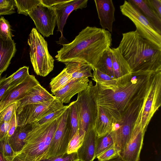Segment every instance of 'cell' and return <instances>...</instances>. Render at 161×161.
<instances>
[{
    "mask_svg": "<svg viewBox=\"0 0 161 161\" xmlns=\"http://www.w3.org/2000/svg\"><path fill=\"white\" fill-rule=\"evenodd\" d=\"M12 161H26L23 160H22L19 158L15 157L12 160Z\"/></svg>",
    "mask_w": 161,
    "mask_h": 161,
    "instance_id": "7dc6e473",
    "label": "cell"
},
{
    "mask_svg": "<svg viewBox=\"0 0 161 161\" xmlns=\"http://www.w3.org/2000/svg\"><path fill=\"white\" fill-rule=\"evenodd\" d=\"M89 81L87 77L72 80L64 87L52 94L56 99L63 104L69 103L74 96L88 87Z\"/></svg>",
    "mask_w": 161,
    "mask_h": 161,
    "instance_id": "2e32d148",
    "label": "cell"
},
{
    "mask_svg": "<svg viewBox=\"0 0 161 161\" xmlns=\"http://www.w3.org/2000/svg\"><path fill=\"white\" fill-rule=\"evenodd\" d=\"M150 84V80L131 101L122 114L120 120L113 123L111 131L114 138L115 145L121 151L124 149L130 140Z\"/></svg>",
    "mask_w": 161,
    "mask_h": 161,
    "instance_id": "5b68a950",
    "label": "cell"
},
{
    "mask_svg": "<svg viewBox=\"0 0 161 161\" xmlns=\"http://www.w3.org/2000/svg\"><path fill=\"white\" fill-rule=\"evenodd\" d=\"M105 161H123L121 158L119 156L117 158H115L114 159H110L108 160Z\"/></svg>",
    "mask_w": 161,
    "mask_h": 161,
    "instance_id": "bcb514c9",
    "label": "cell"
},
{
    "mask_svg": "<svg viewBox=\"0 0 161 161\" xmlns=\"http://www.w3.org/2000/svg\"><path fill=\"white\" fill-rule=\"evenodd\" d=\"M61 116L42 125L33 123L23 148L15 157L28 161H40L46 159L51 140Z\"/></svg>",
    "mask_w": 161,
    "mask_h": 161,
    "instance_id": "277c9868",
    "label": "cell"
},
{
    "mask_svg": "<svg viewBox=\"0 0 161 161\" xmlns=\"http://www.w3.org/2000/svg\"><path fill=\"white\" fill-rule=\"evenodd\" d=\"M69 107V105L64 106L61 108L49 113L33 123L42 125L53 121L62 115Z\"/></svg>",
    "mask_w": 161,
    "mask_h": 161,
    "instance_id": "e575fe53",
    "label": "cell"
},
{
    "mask_svg": "<svg viewBox=\"0 0 161 161\" xmlns=\"http://www.w3.org/2000/svg\"><path fill=\"white\" fill-rule=\"evenodd\" d=\"M73 80L64 68L57 76L53 78L50 83V87L52 93L60 90Z\"/></svg>",
    "mask_w": 161,
    "mask_h": 161,
    "instance_id": "4316f807",
    "label": "cell"
},
{
    "mask_svg": "<svg viewBox=\"0 0 161 161\" xmlns=\"http://www.w3.org/2000/svg\"><path fill=\"white\" fill-rule=\"evenodd\" d=\"M31 62L36 74L45 77L53 70L54 60L50 54L47 42L36 28H33L27 41Z\"/></svg>",
    "mask_w": 161,
    "mask_h": 161,
    "instance_id": "8992f818",
    "label": "cell"
},
{
    "mask_svg": "<svg viewBox=\"0 0 161 161\" xmlns=\"http://www.w3.org/2000/svg\"><path fill=\"white\" fill-rule=\"evenodd\" d=\"M74 161H80L78 159H76Z\"/></svg>",
    "mask_w": 161,
    "mask_h": 161,
    "instance_id": "c3c4849f",
    "label": "cell"
},
{
    "mask_svg": "<svg viewBox=\"0 0 161 161\" xmlns=\"http://www.w3.org/2000/svg\"><path fill=\"white\" fill-rule=\"evenodd\" d=\"M17 102L14 103L3 109L0 113V123H8L16 112Z\"/></svg>",
    "mask_w": 161,
    "mask_h": 161,
    "instance_id": "8d00e7d4",
    "label": "cell"
},
{
    "mask_svg": "<svg viewBox=\"0 0 161 161\" xmlns=\"http://www.w3.org/2000/svg\"><path fill=\"white\" fill-rule=\"evenodd\" d=\"M33 123L17 126L14 134L8 138L9 143L17 154L21 151L25 143L26 138L31 130Z\"/></svg>",
    "mask_w": 161,
    "mask_h": 161,
    "instance_id": "cb8c5ba5",
    "label": "cell"
},
{
    "mask_svg": "<svg viewBox=\"0 0 161 161\" xmlns=\"http://www.w3.org/2000/svg\"><path fill=\"white\" fill-rule=\"evenodd\" d=\"M114 78L129 80L132 72L128 63L120 52L118 47L110 48Z\"/></svg>",
    "mask_w": 161,
    "mask_h": 161,
    "instance_id": "ac0fdd59",
    "label": "cell"
},
{
    "mask_svg": "<svg viewBox=\"0 0 161 161\" xmlns=\"http://www.w3.org/2000/svg\"><path fill=\"white\" fill-rule=\"evenodd\" d=\"M153 72L144 70L132 72L130 80L114 91L101 90L95 85L97 106L110 114L113 122L119 121L123 112L147 84Z\"/></svg>",
    "mask_w": 161,
    "mask_h": 161,
    "instance_id": "7a4b0ae2",
    "label": "cell"
},
{
    "mask_svg": "<svg viewBox=\"0 0 161 161\" xmlns=\"http://www.w3.org/2000/svg\"><path fill=\"white\" fill-rule=\"evenodd\" d=\"M14 0H0V15H10L15 12Z\"/></svg>",
    "mask_w": 161,
    "mask_h": 161,
    "instance_id": "74e56055",
    "label": "cell"
},
{
    "mask_svg": "<svg viewBox=\"0 0 161 161\" xmlns=\"http://www.w3.org/2000/svg\"><path fill=\"white\" fill-rule=\"evenodd\" d=\"M8 137L6 134L0 140V151L9 161H12L16 154L10 145Z\"/></svg>",
    "mask_w": 161,
    "mask_h": 161,
    "instance_id": "836d02e7",
    "label": "cell"
},
{
    "mask_svg": "<svg viewBox=\"0 0 161 161\" xmlns=\"http://www.w3.org/2000/svg\"><path fill=\"white\" fill-rule=\"evenodd\" d=\"M77 159H78L77 153L75 152L68 154L66 153L63 155L45 159L40 161H74Z\"/></svg>",
    "mask_w": 161,
    "mask_h": 161,
    "instance_id": "ab89813d",
    "label": "cell"
},
{
    "mask_svg": "<svg viewBox=\"0 0 161 161\" xmlns=\"http://www.w3.org/2000/svg\"><path fill=\"white\" fill-rule=\"evenodd\" d=\"M70 139V114L69 107L61 116L51 140L46 159L66 154Z\"/></svg>",
    "mask_w": 161,
    "mask_h": 161,
    "instance_id": "8fae6325",
    "label": "cell"
},
{
    "mask_svg": "<svg viewBox=\"0 0 161 161\" xmlns=\"http://www.w3.org/2000/svg\"><path fill=\"white\" fill-rule=\"evenodd\" d=\"M110 32L96 27L82 29L71 42L64 44L55 57L58 62L79 61L95 68L104 53L112 44Z\"/></svg>",
    "mask_w": 161,
    "mask_h": 161,
    "instance_id": "6da1fadb",
    "label": "cell"
},
{
    "mask_svg": "<svg viewBox=\"0 0 161 161\" xmlns=\"http://www.w3.org/2000/svg\"><path fill=\"white\" fill-rule=\"evenodd\" d=\"M87 2L88 0H61L60 2L51 6L55 11L57 31L61 33L58 44L62 45L65 41L63 30L69 15L74 10L86 7Z\"/></svg>",
    "mask_w": 161,
    "mask_h": 161,
    "instance_id": "5bb4252c",
    "label": "cell"
},
{
    "mask_svg": "<svg viewBox=\"0 0 161 161\" xmlns=\"http://www.w3.org/2000/svg\"><path fill=\"white\" fill-rule=\"evenodd\" d=\"M79 114V130L85 134L87 130L94 128L97 114L95 85L89 81L88 87L78 93L75 101Z\"/></svg>",
    "mask_w": 161,
    "mask_h": 161,
    "instance_id": "52a82bcc",
    "label": "cell"
},
{
    "mask_svg": "<svg viewBox=\"0 0 161 161\" xmlns=\"http://www.w3.org/2000/svg\"></svg>",
    "mask_w": 161,
    "mask_h": 161,
    "instance_id": "681fc988",
    "label": "cell"
},
{
    "mask_svg": "<svg viewBox=\"0 0 161 161\" xmlns=\"http://www.w3.org/2000/svg\"><path fill=\"white\" fill-rule=\"evenodd\" d=\"M110 48L103 53L95 68L102 72L114 78L113 70Z\"/></svg>",
    "mask_w": 161,
    "mask_h": 161,
    "instance_id": "83f0119b",
    "label": "cell"
},
{
    "mask_svg": "<svg viewBox=\"0 0 161 161\" xmlns=\"http://www.w3.org/2000/svg\"><path fill=\"white\" fill-rule=\"evenodd\" d=\"M161 105V71H159L152 74L149 87L144 101L141 119L143 129L146 131L151 119Z\"/></svg>",
    "mask_w": 161,
    "mask_h": 161,
    "instance_id": "9c48e42d",
    "label": "cell"
},
{
    "mask_svg": "<svg viewBox=\"0 0 161 161\" xmlns=\"http://www.w3.org/2000/svg\"><path fill=\"white\" fill-rule=\"evenodd\" d=\"M122 34L117 47L132 72L161 71V48L142 37L136 30Z\"/></svg>",
    "mask_w": 161,
    "mask_h": 161,
    "instance_id": "3957f363",
    "label": "cell"
},
{
    "mask_svg": "<svg viewBox=\"0 0 161 161\" xmlns=\"http://www.w3.org/2000/svg\"><path fill=\"white\" fill-rule=\"evenodd\" d=\"M64 106L56 98L42 103L27 105L16 112L17 126L33 123Z\"/></svg>",
    "mask_w": 161,
    "mask_h": 161,
    "instance_id": "30bf717a",
    "label": "cell"
},
{
    "mask_svg": "<svg viewBox=\"0 0 161 161\" xmlns=\"http://www.w3.org/2000/svg\"><path fill=\"white\" fill-rule=\"evenodd\" d=\"M142 106L139 113L129 142L120 152L119 157L124 161H139L141 150L146 131L141 124Z\"/></svg>",
    "mask_w": 161,
    "mask_h": 161,
    "instance_id": "4fadbf2b",
    "label": "cell"
},
{
    "mask_svg": "<svg viewBox=\"0 0 161 161\" xmlns=\"http://www.w3.org/2000/svg\"><path fill=\"white\" fill-rule=\"evenodd\" d=\"M120 11L136 26V31L142 37L161 48V34L156 30L140 10L134 4L125 0L120 6Z\"/></svg>",
    "mask_w": 161,
    "mask_h": 161,
    "instance_id": "ba28073f",
    "label": "cell"
},
{
    "mask_svg": "<svg viewBox=\"0 0 161 161\" xmlns=\"http://www.w3.org/2000/svg\"><path fill=\"white\" fill-rule=\"evenodd\" d=\"M97 137L94 128L86 132L82 145L77 152L80 161H93L95 158Z\"/></svg>",
    "mask_w": 161,
    "mask_h": 161,
    "instance_id": "ffe728a7",
    "label": "cell"
},
{
    "mask_svg": "<svg viewBox=\"0 0 161 161\" xmlns=\"http://www.w3.org/2000/svg\"><path fill=\"white\" fill-rule=\"evenodd\" d=\"M0 161H9L1 151H0Z\"/></svg>",
    "mask_w": 161,
    "mask_h": 161,
    "instance_id": "f6af8a7d",
    "label": "cell"
},
{
    "mask_svg": "<svg viewBox=\"0 0 161 161\" xmlns=\"http://www.w3.org/2000/svg\"><path fill=\"white\" fill-rule=\"evenodd\" d=\"M92 70L93 77L92 79L96 82V86L101 90L114 91L130 80H120L113 78L96 68H92Z\"/></svg>",
    "mask_w": 161,
    "mask_h": 161,
    "instance_id": "7402d4cb",
    "label": "cell"
},
{
    "mask_svg": "<svg viewBox=\"0 0 161 161\" xmlns=\"http://www.w3.org/2000/svg\"><path fill=\"white\" fill-rule=\"evenodd\" d=\"M6 75L2 77H0V102L6 91L9 88V80Z\"/></svg>",
    "mask_w": 161,
    "mask_h": 161,
    "instance_id": "b9f144b4",
    "label": "cell"
},
{
    "mask_svg": "<svg viewBox=\"0 0 161 161\" xmlns=\"http://www.w3.org/2000/svg\"><path fill=\"white\" fill-rule=\"evenodd\" d=\"M18 13L27 16L29 13L40 3V0H14Z\"/></svg>",
    "mask_w": 161,
    "mask_h": 161,
    "instance_id": "1f68e13d",
    "label": "cell"
},
{
    "mask_svg": "<svg viewBox=\"0 0 161 161\" xmlns=\"http://www.w3.org/2000/svg\"><path fill=\"white\" fill-rule=\"evenodd\" d=\"M8 122L0 123V140L7 134Z\"/></svg>",
    "mask_w": 161,
    "mask_h": 161,
    "instance_id": "ee69618b",
    "label": "cell"
},
{
    "mask_svg": "<svg viewBox=\"0 0 161 161\" xmlns=\"http://www.w3.org/2000/svg\"><path fill=\"white\" fill-rule=\"evenodd\" d=\"M0 36L10 39L14 36L9 22L3 16L0 18Z\"/></svg>",
    "mask_w": 161,
    "mask_h": 161,
    "instance_id": "f35d334b",
    "label": "cell"
},
{
    "mask_svg": "<svg viewBox=\"0 0 161 161\" xmlns=\"http://www.w3.org/2000/svg\"><path fill=\"white\" fill-rule=\"evenodd\" d=\"M114 145V140L111 131L104 136L97 137L96 146V158Z\"/></svg>",
    "mask_w": 161,
    "mask_h": 161,
    "instance_id": "f1b7e54d",
    "label": "cell"
},
{
    "mask_svg": "<svg viewBox=\"0 0 161 161\" xmlns=\"http://www.w3.org/2000/svg\"><path fill=\"white\" fill-rule=\"evenodd\" d=\"M94 128L97 137L104 136L112 129L113 119L110 114L102 107L98 106Z\"/></svg>",
    "mask_w": 161,
    "mask_h": 161,
    "instance_id": "603a6c76",
    "label": "cell"
},
{
    "mask_svg": "<svg viewBox=\"0 0 161 161\" xmlns=\"http://www.w3.org/2000/svg\"><path fill=\"white\" fill-rule=\"evenodd\" d=\"M100 24L103 29L112 32L115 21V8L112 0H95Z\"/></svg>",
    "mask_w": 161,
    "mask_h": 161,
    "instance_id": "e0dca14e",
    "label": "cell"
},
{
    "mask_svg": "<svg viewBox=\"0 0 161 161\" xmlns=\"http://www.w3.org/2000/svg\"><path fill=\"white\" fill-rule=\"evenodd\" d=\"M84 137L80 136L79 128L69 142L66 153L68 154L77 152L82 145Z\"/></svg>",
    "mask_w": 161,
    "mask_h": 161,
    "instance_id": "d6a6232c",
    "label": "cell"
},
{
    "mask_svg": "<svg viewBox=\"0 0 161 161\" xmlns=\"http://www.w3.org/2000/svg\"><path fill=\"white\" fill-rule=\"evenodd\" d=\"M55 98L40 84H38L29 90L24 97L17 101L16 112L27 105L42 103Z\"/></svg>",
    "mask_w": 161,
    "mask_h": 161,
    "instance_id": "d6986e66",
    "label": "cell"
},
{
    "mask_svg": "<svg viewBox=\"0 0 161 161\" xmlns=\"http://www.w3.org/2000/svg\"><path fill=\"white\" fill-rule=\"evenodd\" d=\"M28 15L33 21L38 32L43 37L53 35L56 25L54 9L40 3L33 8Z\"/></svg>",
    "mask_w": 161,
    "mask_h": 161,
    "instance_id": "7c38bea8",
    "label": "cell"
},
{
    "mask_svg": "<svg viewBox=\"0 0 161 161\" xmlns=\"http://www.w3.org/2000/svg\"><path fill=\"white\" fill-rule=\"evenodd\" d=\"M39 84L34 75H29L22 82L14 87L8 88L0 102V113L11 104L20 100L29 90Z\"/></svg>",
    "mask_w": 161,
    "mask_h": 161,
    "instance_id": "9a60e30c",
    "label": "cell"
},
{
    "mask_svg": "<svg viewBox=\"0 0 161 161\" xmlns=\"http://www.w3.org/2000/svg\"><path fill=\"white\" fill-rule=\"evenodd\" d=\"M144 0L148 6L161 18V0Z\"/></svg>",
    "mask_w": 161,
    "mask_h": 161,
    "instance_id": "60d3db41",
    "label": "cell"
},
{
    "mask_svg": "<svg viewBox=\"0 0 161 161\" xmlns=\"http://www.w3.org/2000/svg\"><path fill=\"white\" fill-rule=\"evenodd\" d=\"M29 67L24 66L19 68L17 71L8 77L9 80V88L14 87L19 84L30 75Z\"/></svg>",
    "mask_w": 161,
    "mask_h": 161,
    "instance_id": "4dcf8cb0",
    "label": "cell"
},
{
    "mask_svg": "<svg viewBox=\"0 0 161 161\" xmlns=\"http://www.w3.org/2000/svg\"><path fill=\"white\" fill-rule=\"evenodd\" d=\"M69 106L70 114L71 139L79 128V112L75 101L70 103Z\"/></svg>",
    "mask_w": 161,
    "mask_h": 161,
    "instance_id": "f546056e",
    "label": "cell"
},
{
    "mask_svg": "<svg viewBox=\"0 0 161 161\" xmlns=\"http://www.w3.org/2000/svg\"><path fill=\"white\" fill-rule=\"evenodd\" d=\"M65 65L66 72L71 76L73 79L81 77H93L91 65L84 62L68 61L63 63Z\"/></svg>",
    "mask_w": 161,
    "mask_h": 161,
    "instance_id": "d4e9b609",
    "label": "cell"
},
{
    "mask_svg": "<svg viewBox=\"0 0 161 161\" xmlns=\"http://www.w3.org/2000/svg\"><path fill=\"white\" fill-rule=\"evenodd\" d=\"M140 10L142 14L161 34V18L148 6L144 0H128Z\"/></svg>",
    "mask_w": 161,
    "mask_h": 161,
    "instance_id": "484cf974",
    "label": "cell"
},
{
    "mask_svg": "<svg viewBox=\"0 0 161 161\" xmlns=\"http://www.w3.org/2000/svg\"><path fill=\"white\" fill-rule=\"evenodd\" d=\"M16 51L13 40L0 36V75L7 69Z\"/></svg>",
    "mask_w": 161,
    "mask_h": 161,
    "instance_id": "44dd1931",
    "label": "cell"
},
{
    "mask_svg": "<svg viewBox=\"0 0 161 161\" xmlns=\"http://www.w3.org/2000/svg\"><path fill=\"white\" fill-rule=\"evenodd\" d=\"M120 151V150L114 145L96 158L99 161L109 160L119 157Z\"/></svg>",
    "mask_w": 161,
    "mask_h": 161,
    "instance_id": "d590c367",
    "label": "cell"
},
{
    "mask_svg": "<svg viewBox=\"0 0 161 161\" xmlns=\"http://www.w3.org/2000/svg\"><path fill=\"white\" fill-rule=\"evenodd\" d=\"M17 126L15 112L8 123L7 134L8 137L14 134Z\"/></svg>",
    "mask_w": 161,
    "mask_h": 161,
    "instance_id": "7bdbcfd3",
    "label": "cell"
}]
</instances>
